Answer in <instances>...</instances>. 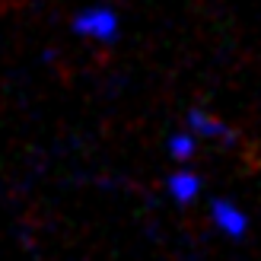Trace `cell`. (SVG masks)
Segmentation results:
<instances>
[{"mask_svg":"<svg viewBox=\"0 0 261 261\" xmlns=\"http://www.w3.org/2000/svg\"><path fill=\"white\" fill-rule=\"evenodd\" d=\"M211 217H214V226L220 232H226L229 239H242L245 232H249V217H245V211L236 207L232 201H226V198L211 204Z\"/></svg>","mask_w":261,"mask_h":261,"instance_id":"7a4b0ae2","label":"cell"},{"mask_svg":"<svg viewBox=\"0 0 261 261\" xmlns=\"http://www.w3.org/2000/svg\"><path fill=\"white\" fill-rule=\"evenodd\" d=\"M188 130L198 140H223V143L236 140V134H232V127L226 121H220L217 115L204 112V109H191L188 112Z\"/></svg>","mask_w":261,"mask_h":261,"instance_id":"3957f363","label":"cell"},{"mask_svg":"<svg viewBox=\"0 0 261 261\" xmlns=\"http://www.w3.org/2000/svg\"><path fill=\"white\" fill-rule=\"evenodd\" d=\"M118 13L109 7H89L73 16V32L80 38H96V42H112L118 35Z\"/></svg>","mask_w":261,"mask_h":261,"instance_id":"6da1fadb","label":"cell"},{"mask_svg":"<svg viewBox=\"0 0 261 261\" xmlns=\"http://www.w3.org/2000/svg\"><path fill=\"white\" fill-rule=\"evenodd\" d=\"M194 153H198V137H194L191 130H178V134L169 137V156H172L175 163L194 160Z\"/></svg>","mask_w":261,"mask_h":261,"instance_id":"5b68a950","label":"cell"},{"mask_svg":"<svg viewBox=\"0 0 261 261\" xmlns=\"http://www.w3.org/2000/svg\"><path fill=\"white\" fill-rule=\"evenodd\" d=\"M166 188H169V194H172V201H178V204H191V201L201 194V178L194 175V172H188V169H178V172L169 175Z\"/></svg>","mask_w":261,"mask_h":261,"instance_id":"277c9868","label":"cell"}]
</instances>
